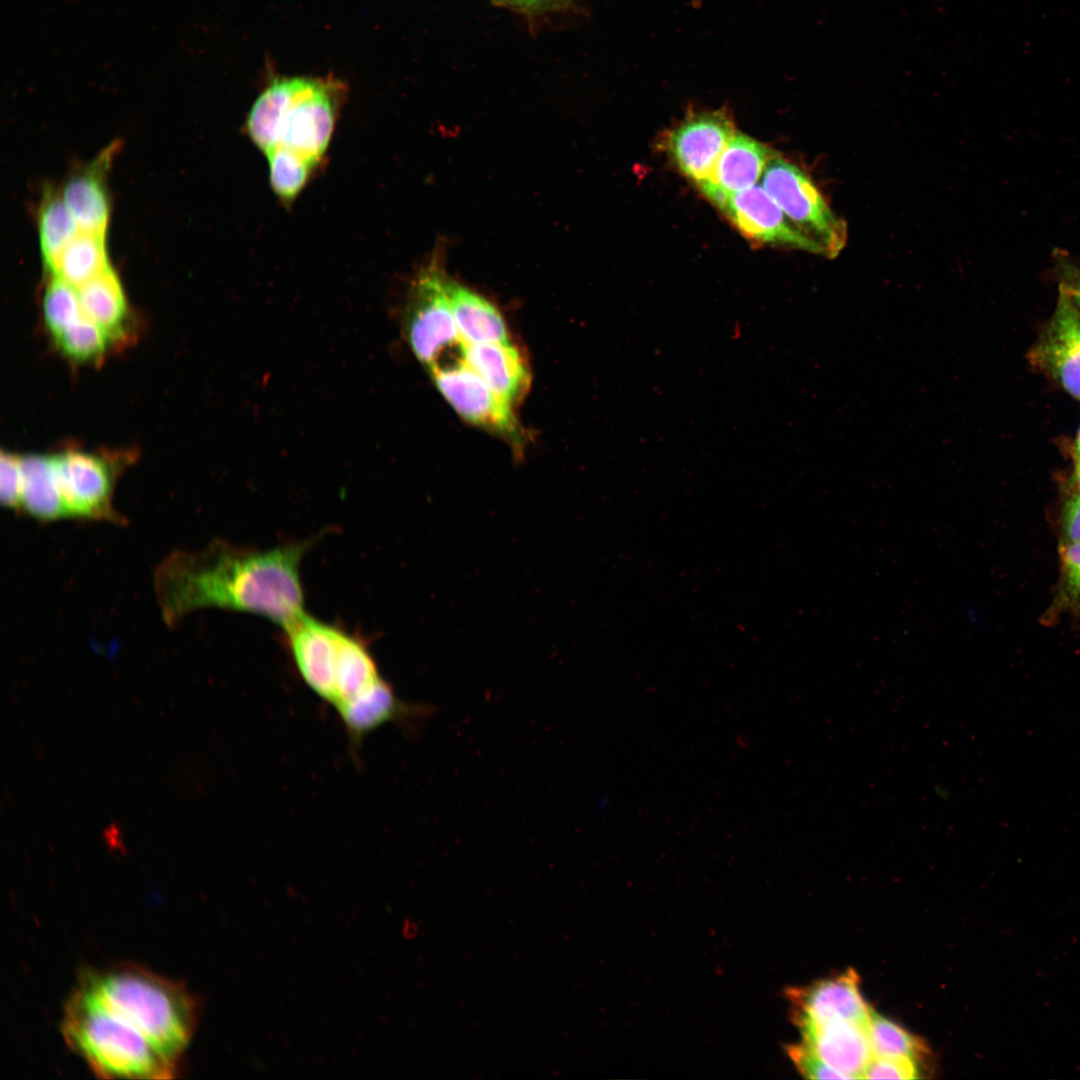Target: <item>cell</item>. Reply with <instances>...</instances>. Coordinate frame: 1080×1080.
<instances>
[{
	"label": "cell",
	"mask_w": 1080,
	"mask_h": 1080,
	"mask_svg": "<svg viewBox=\"0 0 1080 1080\" xmlns=\"http://www.w3.org/2000/svg\"><path fill=\"white\" fill-rule=\"evenodd\" d=\"M312 541L258 550L215 541L163 559L153 583L163 620L216 607L262 616L286 629L303 613L300 564Z\"/></svg>",
	"instance_id": "1"
},
{
	"label": "cell",
	"mask_w": 1080,
	"mask_h": 1080,
	"mask_svg": "<svg viewBox=\"0 0 1080 1080\" xmlns=\"http://www.w3.org/2000/svg\"><path fill=\"white\" fill-rule=\"evenodd\" d=\"M347 91L331 76L273 78L249 111L248 135L265 154L283 146L318 166Z\"/></svg>",
	"instance_id": "2"
},
{
	"label": "cell",
	"mask_w": 1080,
	"mask_h": 1080,
	"mask_svg": "<svg viewBox=\"0 0 1080 1080\" xmlns=\"http://www.w3.org/2000/svg\"><path fill=\"white\" fill-rule=\"evenodd\" d=\"M81 988L176 1062L195 1031L198 1005L193 996L183 985L143 968L95 972Z\"/></svg>",
	"instance_id": "3"
},
{
	"label": "cell",
	"mask_w": 1080,
	"mask_h": 1080,
	"mask_svg": "<svg viewBox=\"0 0 1080 1080\" xmlns=\"http://www.w3.org/2000/svg\"><path fill=\"white\" fill-rule=\"evenodd\" d=\"M62 1032L69 1046L106 1078L168 1079L177 1062L85 990L68 1001Z\"/></svg>",
	"instance_id": "4"
},
{
	"label": "cell",
	"mask_w": 1080,
	"mask_h": 1080,
	"mask_svg": "<svg viewBox=\"0 0 1080 1080\" xmlns=\"http://www.w3.org/2000/svg\"><path fill=\"white\" fill-rule=\"evenodd\" d=\"M443 247L433 251L411 284L404 315L408 344L425 366L437 362L441 352L462 342L450 305L443 262Z\"/></svg>",
	"instance_id": "5"
},
{
	"label": "cell",
	"mask_w": 1080,
	"mask_h": 1080,
	"mask_svg": "<svg viewBox=\"0 0 1080 1080\" xmlns=\"http://www.w3.org/2000/svg\"><path fill=\"white\" fill-rule=\"evenodd\" d=\"M761 186L790 221L822 247L824 256L839 255L847 242L846 223L801 168L777 155L767 163Z\"/></svg>",
	"instance_id": "6"
},
{
	"label": "cell",
	"mask_w": 1080,
	"mask_h": 1080,
	"mask_svg": "<svg viewBox=\"0 0 1080 1080\" xmlns=\"http://www.w3.org/2000/svg\"><path fill=\"white\" fill-rule=\"evenodd\" d=\"M429 369L436 387L458 415L513 444L523 442L511 405L498 397L464 359L448 367L433 365Z\"/></svg>",
	"instance_id": "7"
},
{
	"label": "cell",
	"mask_w": 1080,
	"mask_h": 1080,
	"mask_svg": "<svg viewBox=\"0 0 1080 1080\" xmlns=\"http://www.w3.org/2000/svg\"><path fill=\"white\" fill-rule=\"evenodd\" d=\"M52 458L70 515L124 521L112 506L113 472L102 458L75 450Z\"/></svg>",
	"instance_id": "8"
},
{
	"label": "cell",
	"mask_w": 1080,
	"mask_h": 1080,
	"mask_svg": "<svg viewBox=\"0 0 1080 1080\" xmlns=\"http://www.w3.org/2000/svg\"><path fill=\"white\" fill-rule=\"evenodd\" d=\"M734 128L726 111L693 113L669 134L668 152L681 172L699 186L713 171Z\"/></svg>",
	"instance_id": "9"
},
{
	"label": "cell",
	"mask_w": 1080,
	"mask_h": 1080,
	"mask_svg": "<svg viewBox=\"0 0 1080 1080\" xmlns=\"http://www.w3.org/2000/svg\"><path fill=\"white\" fill-rule=\"evenodd\" d=\"M288 648L305 685L328 704L343 630L303 613L286 629Z\"/></svg>",
	"instance_id": "10"
},
{
	"label": "cell",
	"mask_w": 1080,
	"mask_h": 1080,
	"mask_svg": "<svg viewBox=\"0 0 1080 1080\" xmlns=\"http://www.w3.org/2000/svg\"><path fill=\"white\" fill-rule=\"evenodd\" d=\"M721 210L749 238L824 255L822 247L790 221L761 185L731 195Z\"/></svg>",
	"instance_id": "11"
},
{
	"label": "cell",
	"mask_w": 1080,
	"mask_h": 1080,
	"mask_svg": "<svg viewBox=\"0 0 1080 1080\" xmlns=\"http://www.w3.org/2000/svg\"><path fill=\"white\" fill-rule=\"evenodd\" d=\"M1030 360L1080 399V317L1060 293L1054 314L1030 352Z\"/></svg>",
	"instance_id": "12"
},
{
	"label": "cell",
	"mask_w": 1080,
	"mask_h": 1080,
	"mask_svg": "<svg viewBox=\"0 0 1080 1080\" xmlns=\"http://www.w3.org/2000/svg\"><path fill=\"white\" fill-rule=\"evenodd\" d=\"M791 1000L797 1024L846 1021L867 1026L872 1011L860 993L859 978L853 969L793 990Z\"/></svg>",
	"instance_id": "13"
},
{
	"label": "cell",
	"mask_w": 1080,
	"mask_h": 1080,
	"mask_svg": "<svg viewBox=\"0 0 1080 1080\" xmlns=\"http://www.w3.org/2000/svg\"><path fill=\"white\" fill-rule=\"evenodd\" d=\"M119 144H112L90 162L74 168L60 193L80 231L106 234L111 215L108 174Z\"/></svg>",
	"instance_id": "14"
},
{
	"label": "cell",
	"mask_w": 1080,
	"mask_h": 1080,
	"mask_svg": "<svg viewBox=\"0 0 1080 1080\" xmlns=\"http://www.w3.org/2000/svg\"><path fill=\"white\" fill-rule=\"evenodd\" d=\"M777 153L742 133H734L709 175L698 187L720 209L733 194L756 185Z\"/></svg>",
	"instance_id": "15"
},
{
	"label": "cell",
	"mask_w": 1080,
	"mask_h": 1080,
	"mask_svg": "<svg viewBox=\"0 0 1080 1080\" xmlns=\"http://www.w3.org/2000/svg\"><path fill=\"white\" fill-rule=\"evenodd\" d=\"M798 1025L803 1045L849 1079H861L873 1057L867 1026L846 1021Z\"/></svg>",
	"instance_id": "16"
},
{
	"label": "cell",
	"mask_w": 1080,
	"mask_h": 1080,
	"mask_svg": "<svg viewBox=\"0 0 1080 1080\" xmlns=\"http://www.w3.org/2000/svg\"><path fill=\"white\" fill-rule=\"evenodd\" d=\"M466 363L509 405L526 392L530 375L518 350L510 343H462Z\"/></svg>",
	"instance_id": "17"
},
{
	"label": "cell",
	"mask_w": 1080,
	"mask_h": 1080,
	"mask_svg": "<svg viewBox=\"0 0 1080 1080\" xmlns=\"http://www.w3.org/2000/svg\"><path fill=\"white\" fill-rule=\"evenodd\" d=\"M448 293L462 342L510 343L501 313L486 298L452 280L448 283Z\"/></svg>",
	"instance_id": "18"
},
{
	"label": "cell",
	"mask_w": 1080,
	"mask_h": 1080,
	"mask_svg": "<svg viewBox=\"0 0 1080 1080\" xmlns=\"http://www.w3.org/2000/svg\"><path fill=\"white\" fill-rule=\"evenodd\" d=\"M22 488L20 508L40 519L68 516L53 458L43 455L20 457Z\"/></svg>",
	"instance_id": "19"
},
{
	"label": "cell",
	"mask_w": 1080,
	"mask_h": 1080,
	"mask_svg": "<svg viewBox=\"0 0 1080 1080\" xmlns=\"http://www.w3.org/2000/svg\"><path fill=\"white\" fill-rule=\"evenodd\" d=\"M83 314L111 337L119 336L127 318V301L112 267L77 288Z\"/></svg>",
	"instance_id": "20"
},
{
	"label": "cell",
	"mask_w": 1080,
	"mask_h": 1080,
	"mask_svg": "<svg viewBox=\"0 0 1080 1080\" xmlns=\"http://www.w3.org/2000/svg\"><path fill=\"white\" fill-rule=\"evenodd\" d=\"M110 267L105 234L79 231L59 254L50 275L78 288Z\"/></svg>",
	"instance_id": "21"
},
{
	"label": "cell",
	"mask_w": 1080,
	"mask_h": 1080,
	"mask_svg": "<svg viewBox=\"0 0 1080 1080\" xmlns=\"http://www.w3.org/2000/svg\"><path fill=\"white\" fill-rule=\"evenodd\" d=\"M37 225L42 262L51 273L61 251L80 231L62 199L60 190L48 186L43 191L38 207Z\"/></svg>",
	"instance_id": "22"
},
{
	"label": "cell",
	"mask_w": 1080,
	"mask_h": 1080,
	"mask_svg": "<svg viewBox=\"0 0 1080 1080\" xmlns=\"http://www.w3.org/2000/svg\"><path fill=\"white\" fill-rule=\"evenodd\" d=\"M273 192L284 202H292L317 167L303 155L283 146L266 153Z\"/></svg>",
	"instance_id": "23"
},
{
	"label": "cell",
	"mask_w": 1080,
	"mask_h": 1080,
	"mask_svg": "<svg viewBox=\"0 0 1080 1080\" xmlns=\"http://www.w3.org/2000/svg\"><path fill=\"white\" fill-rule=\"evenodd\" d=\"M867 1033L873 1056L916 1061L927 1053V1048L920 1038L873 1010L867 1024Z\"/></svg>",
	"instance_id": "24"
},
{
	"label": "cell",
	"mask_w": 1080,
	"mask_h": 1080,
	"mask_svg": "<svg viewBox=\"0 0 1080 1080\" xmlns=\"http://www.w3.org/2000/svg\"><path fill=\"white\" fill-rule=\"evenodd\" d=\"M42 305L45 323L54 337L84 315L77 288L57 276H51Z\"/></svg>",
	"instance_id": "25"
},
{
	"label": "cell",
	"mask_w": 1080,
	"mask_h": 1080,
	"mask_svg": "<svg viewBox=\"0 0 1080 1080\" xmlns=\"http://www.w3.org/2000/svg\"><path fill=\"white\" fill-rule=\"evenodd\" d=\"M111 335L83 315L55 337L58 347L73 360H94L106 350Z\"/></svg>",
	"instance_id": "26"
},
{
	"label": "cell",
	"mask_w": 1080,
	"mask_h": 1080,
	"mask_svg": "<svg viewBox=\"0 0 1080 1080\" xmlns=\"http://www.w3.org/2000/svg\"><path fill=\"white\" fill-rule=\"evenodd\" d=\"M1061 559V581L1057 602L1061 605H1072L1080 602V543L1064 544Z\"/></svg>",
	"instance_id": "27"
},
{
	"label": "cell",
	"mask_w": 1080,
	"mask_h": 1080,
	"mask_svg": "<svg viewBox=\"0 0 1080 1080\" xmlns=\"http://www.w3.org/2000/svg\"><path fill=\"white\" fill-rule=\"evenodd\" d=\"M0 459L1 501L9 507L20 508L22 488L20 457L2 452Z\"/></svg>",
	"instance_id": "28"
},
{
	"label": "cell",
	"mask_w": 1080,
	"mask_h": 1080,
	"mask_svg": "<svg viewBox=\"0 0 1080 1080\" xmlns=\"http://www.w3.org/2000/svg\"><path fill=\"white\" fill-rule=\"evenodd\" d=\"M788 1055L798 1071L809 1079H849L835 1070L803 1044L792 1045Z\"/></svg>",
	"instance_id": "29"
},
{
	"label": "cell",
	"mask_w": 1080,
	"mask_h": 1080,
	"mask_svg": "<svg viewBox=\"0 0 1080 1080\" xmlns=\"http://www.w3.org/2000/svg\"><path fill=\"white\" fill-rule=\"evenodd\" d=\"M916 1061L873 1056L863 1071L864 1079H915L918 1078Z\"/></svg>",
	"instance_id": "30"
},
{
	"label": "cell",
	"mask_w": 1080,
	"mask_h": 1080,
	"mask_svg": "<svg viewBox=\"0 0 1080 1080\" xmlns=\"http://www.w3.org/2000/svg\"><path fill=\"white\" fill-rule=\"evenodd\" d=\"M1058 293L1064 295L1080 317V268L1064 253H1055Z\"/></svg>",
	"instance_id": "31"
},
{
	"label": "cell",
	"mask_w": 1080,
	"mask_h": 1080,
	"mask_svg": "<svg viewBox=\"0 0 1080 1080\" xmlns=\"http://www.w3.org/2000/svg\"><path fill=\"white\" fill-rule=\"evenodd\" d=\"M1064 544L1080 543V495L1071 497L1065 504L1062 516Z\"/></svg>",
	"instance_id": "32"
},
{
	"label": "cell",
	"mask_w": 1080,
	"mask_h": 1080,
	"mask_svg": "<svg viewBox=\"0 0 1080 1080\" xmlns=\"http://www.w3.org/2000/svg\"><path fill=\"white\" fill-rule=\"evenodd\" d=\"M496 4L511 8L521 13L533 15L558 10L568 5L570 0H494Z\"/></svg>",
	"instance_id": "33"
},
{
	"label": "cell",
	"mask_w": 1080,
	"mask_h": 1080,
	"mask_svg": "<svg viewBox=\"0 0 1080 1080\" xmlns=\"http://www.w3.org/2000/svg\"><path fill=\"white\" fill-rule=\"evenodd\" d=\"M1075 479H1076L1077 486H1078V488L1080 490V457H1077V460H1076Z\"/></svg>",
	"instance_id": "34"
},
{
	"label": "cell",
	"mask_w": 1080,
	"mask_h": 1080,
	"mask_svg": "<svg viewBox=\"0 0 1080 1080\" xmlns=\"http://www.w3.org/2000/svg\"><path fill=\"white\" fill-rule=\"evenodd\" d=\"M1076 452H1077V457H1080V429H1079L1078 436H1077V441H1076Z\"/></svg>",
	"instance_id": "35"
}]
</instances>
